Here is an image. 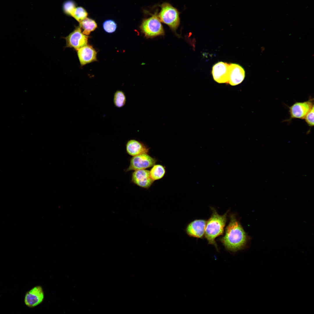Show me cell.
Instances as JSON below:
<instances>
[{
    "label": "cell",
    "instance_id": "obj_9",
    "mask_svg": "<svg viewBox=\"0 0 314 314\" xmlns=\"http://www.w3.org/2000/svg\"><path fill=\"white\" fill-rule=\"evenodd\" d=\"M206 221L203 219H196L187 225L185 229L186 234L189 237L202 238L204 235Z\"/></svg>",
    "mask_w": 314,
    "mask_h": 314
},
{
    "label": "cell",
    "instance_id": "obj_1",
    "mask_svg": "<svg viewBox=\"0 0 314 314\" xmlns=\"http://www.w3.org/2000/svg\"><path fill=\"white\" fill-rule=\"evenodd\" d=\"M248 240L249 237L234 215L231 214L225 234L221 239L226 249L236 252L244 248Z\"/></svg>",
    "mask_w": 314,
    "mask_h": 314
},
{
    "label": "cell",
    "instance_id": "obj_4",
    "mask_svg": "<svg viewBox=\"0 0 314 314\" xmlns=\"http://www.w3.org/2000/svg\"><path fill=\"white\" fill-rule=\"evenodd\" d=\"M140 28L142 33L147 38L164 34L163 27L156 13L149 18L144 19Z\"/></svg>",
    "mask_w": 314,
    "mask_h": 314
},
{
    "label": "cell",
    "instance_id": "obj_7",
    "mask_svg": "<svg viewBox=\"0 0 314 314\" xmlns=\"http://www.w3.org/2000/svg\"><path fill=\"white\" fill-rule=\"evenodd\" d=\"M314 106L313 99L304 102H297L289 107L290 120L294 119H304L308 113Z\"/></svg>",
    "mask_w": 314,
    "mask_h": 314
},
{
    "label": "cell",
    "instance_id": "obj_18",
    "mask_svg": "<svg viewBox=\"0 0 314 314\" xmlns=\"http://www.w3.org/2000/svg\"><path fill=\"white\" fill-rule=\"evenodd\" d=\"M88 13L85 10L81 7L76 8L72 16L79 22L86 18Z\"/></svg>",
    "mask_w": 314,
    "mask_h": 314
},
{
    "label": "cell",
    "instance_id": "obj_10",
    "mask_svg": "<svg viewBox=\"0 0 314 314\" xmlns=\"http://www.w3.org/2000/svg\"><path fill=\"white\" fill-rule=\"evenodd\" d=\"M229 64L220 62L213 67L212 74L214 80L219 83H228L229 78Z\"/></svg>",
    "mask_w": 314,
    "mask_h": 314
},
{
    "label": "cell",
    "instance_id": "obj_14",
    "mask_svg": "<svg viewBox=\"0 0 314 314\" xmlns=\"http://www.w3.org/2000/svg\"><path fill=\"white\" fill-rule=\"evenodd\" d=\"M126 149L127 153L133 156L147 153L149 150V149L144 144L135 140H129L126 145Z\"/></svg>",
    "mask_w": 314,
    "mask_h": 314
},
{
    "label": "cell",
    "instance_id": "obj_11",
    "mask_svg": "<svg viewBox=\"0 0 314 314\" xmlns=\"http://www.w3.org/2000/svg\"><path fill=\"white\" fill-rule=\"evenodd\" d=\"M131 181L138 186L147 189L154 181L150 176L149 171L145 169L135 171L132 175Z\"/></svg>",
    "mask_w": 314,
    "mask_h": 314
},
{
    "label": "cell",
    "instance_id": "obj_2",
    "mask_svg": "<svg viewBox=\"0 0 314 314\" xmlns=\"http://www.w3.org/2000/svg\"><path fill=\"white\" fill-rule=\"evenodd\" d=\"M211 208L212 213L206 222L204 236L208 244L214 245L218 251L215 238L223 233L228 211L221 215L218 213L215 209L212 208Z\"/></svg>",
    "mask_w": 314,
    "mask_h": 314
},
{
    "label": "cell",
    "instance_id": "obj_20",
    "mask_svg": "<svg viewBox=\"0 0 314 314\" xmlns=\"http://www.w3.org/2000/svg\"><path fill=\"white\" fill-rule=\"evenodd\" d=\"M76 8L75 3L72 0L66 1L63 6V9L65 13L71 16Z\"/></svg>",
    "mask_w": 314,
    "mask_h": 314
},
{
    "label": "cell",
    "instance_id": "obj_16",
    "mask_svg": "<svg viewBox=\"0 0 314 314\" xmlns=\"http://www.w3.org/2000/svg\"><path fill=\"white\" fill-rule=\"evenodd\" d=\"M149 171L150 176L154 181L162 178L165 173V167L160 165H154Z\"/></svg>",
    "mask_w": 314,
    "mask_h": 314
},
{
    "label": "cell",
    "instance_id": "obj_19",
    "mask_svg": "<svg viewBox=\"0 0 314 314\" xmlns=\"http://www.w3.org/2000/svg\"><path fill=\"white\" fill-rule=\"evenodd\" d=\"M103 27L105 32L108 33H114L116 30L117 25L115 22L111 19L105 21L103 23Z\"/></svg>",
    "mask_w": 314,
    "mask_h": 314
},
{
    "label": "cell",
    "instance_id": "obj_6",
    "mask_svg": "<svg viewBox=\"0 0 314 314\" xmlns=\"http://www.w3.org/2000/svg\"><path fill=\"white\" fill-rule=\"evenodd\" d=\"M81 31L80 27H77L72 32L65 37L66 47L73 48L77 51L87 45L88 37L84 34Z\"/></svg>",
    "mask_w": 314,
    "mask_h": 314
},
{
    "label": "cell",
    "instance_id": "obj_5",
    "mask_svg": "<svg viewBox=\"0 0 314 314\" xmlns=\"http://www.w3.org/2000/svg\"><path fill=\"white\" fill-rule=\"evenodd\" d=\"M156 159L147 153L133 156L130 160V164L126 171L145 169L155 165Z\"/></svg>",
    "mask_w": 314,
    "mask_h": 314
},
{
    "label": "cell",
    "instance_id": "obj_12",
    "mask_svg": "<svg viewBox=\"0 0 314 314\" xmlns=\"http://www.w3.org/2000/svg\"><path fill=\"white\" fill-rule=\"evenodd\" d=\"M229 78L228 83L235 86L240 83L244 80L245 76L244 69L236 63H229Z\"/></svg>",
    "mask_w": 314,
    "mask_h": 314
},
{
    "label": "cell",
    "instance_id": "obj_3",
    "mask_svg": "<svg viewBox=\"0 0 314 314\" xmlns=\"http://www.w3.org/2000/svg\"><path fill=\"white\" fill-rule=\"evenodd\" d=\"M160 7V11L158 15L160 20L167 25L173 31H176L180 23L179 12L168 3H163Z\"/></svg>",
    "mask_w": 314,
    "mask_h": 314
},
{
    "label": "cell",
    "instance_id": "obj_13",
    "mask_svg": "<svg viewBox=\"0 0 314 314\" xmlns=\"http://www.w3.org/2000/svg\"><path fill=\"white\" fill-rule=\"evenodd\" d=\"M77 55L81 65L97 60V53L91 46L87 45L77 51Z\"/></svg>",
    "mask_w": 314,
    "mask_h": 314
},
{
    "label": "cell",
    "instance_id": "obj_17",
    "mask_svg": "<svg viewBox=\"0 0 314 314\" xmlns=\"http://www.w3.org/2000/svg\"><path fill=\"white\" fill-rule=\"evenodd\" d=\"M126 97L124 92L121 90L117 91L114 94L113 102L115 106L117 107L123 106L126 102Z\"/></svg>",
    "mask_w": 314,
    "mask_h": 314
},
{
    "label": "cell",
    "instance_id": "obj_8",
    "mask_svg": "<svg viewBox=\"0 0 314 314\" xmlns=\"http://www.w3.org/2000/svg\"><path fill=\"white\" fill-rule=\"evenodd\" d=\"M44 298V292L42 287L37 286L26 293L24 301L28 307L33 308L41 304Z\"/></svg>",
    "mask_w": 314,
    "mask_h": 314
},
{
    "label": "cell",
    "instance_id": "obj_21",
    "mask_svg": "<svg viewBox=\"0 0 314 314\" xmlns=\"http://www.w3.org/2000/svg\"><path fill=\"white\" fill-rule=\"evenodd\" d=\"M314 110L313 106L304 118L306 123L310 127L314 126Z\"/></svg>",
    "mask_w": 314,
    "mask_h": 314
},
{
    "label": "cell",
    "instance_id": "obj_15",
    "mask_svg": "<svg viewBox=\"0 0 314 314\" xmlns=\"http://www.w3.org/2000/svg\"><path fill=\"white\" fill-rule=\"evenodd\" d=\"M79 26L83 30L82 33L87 36L94 31L97 28V26L94 20L86 17L79 22Z\"/></svg>",
    "mask_w": 314,
    "mask_h": 314
}]
</instances>
